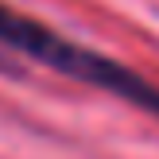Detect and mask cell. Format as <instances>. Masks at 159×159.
Returning <instances> with one entry per match:
<instances>
[{
	"label": "cell",
	"instance_id": "obj_1",
	"mask_svg": "<svg viewBox=\"0 0 159 159\" xmlns=\"http://www.w3.org/2000/svg\"><path fill=\"white\" fill-rule=\"evenodd\" d=\"M0 43L12 47L23 58H35V62H43V66L58 70V74L74 78V82H85V85H93V89L113 93V97L144 109L148 116L159 120V85L155 82H148L140 70L124 66V62L105 58V54H97V51H89V47H82V43H74V39L51 31L47 23L31 20V16L16 12V8H8V4H0Z\"/></svg>",
	"mask_w": 159,
	"mask_h": 159
},
{
	"label": "cell",
	"instance_id": "obj_2",
	"mask_svg": "<svg viewBox=\"0 0 159 159\" xmlns=\"http://www.w3.org/2000/svg\"><path fill=\"white\" fill-rule=\"evenodd\" d=\"M0 70H16V66H12V58H8V54H0Z\"/></svg>",
	"mask_w": 159,
	"mask_h": 159
}]
</instances>
